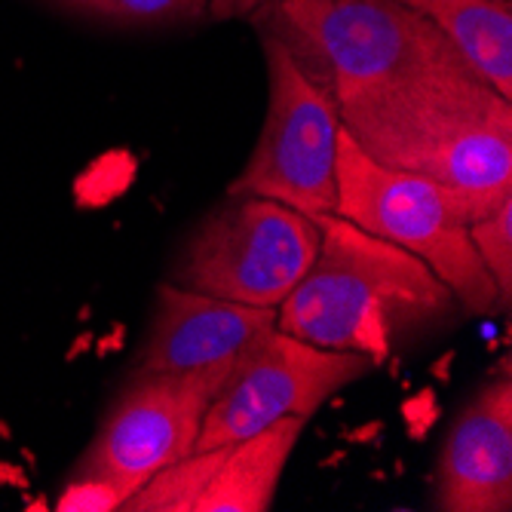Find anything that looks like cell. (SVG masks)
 <instances>
[{"label": "cell", "instance_id": "15", "mask_svg": "<svg viewBox=\"0 0 512 512\" xmlns=\"http://www.w3.org/2000/svg\"><path fill=\"white\" fill-rule=\"evenodd\" d=\"M470 240L494 279L500 307L506 310L512 301V197H506L491 215L470 224Z\"/></svg>", "mask_w": 512, "mask_h": 512}, {"label": "cell", "instance_id": "7", "mask_svg": "<svg viewBox=\"0 0 512 512\" xmlns=\"http://www.w3.org/2000/svg\"><path fill=\"white\" fill-rule=\"evenodd\" d=\"M234 362L135 375L83 451L74 479H102L126 500L154 473L194 454L203 417Z\"/></svg>", "mask_w": 512, "mask_h": 512}, {"label": "cell", "instance_id": "9", "mask_svg": "<svg viewBox=\"0 0 512 512\" xmlns=\"http://www.w3.org/2000/svg\"><path fill=\"white\" fill-rule=\"evenodd\" d=\"M270 329H276V307H252L163 283L135 375L234 362Z\"/></svg>", "mask_w": 512, "mask_h": 512}, {"label": "cell", "instance_id": "13", "mask_svg": "<svg viewBox=\"0 0 512 512\" xmlns=\"http://www.w3.org/2000/svg\"><path fill=\"white\" fill-rule=\"evenodd\" d=\"M224 454H227V445L194 451L188 457L169 463V467L154 473L142 488L132 491L120 503V509L126 512H194V503L212 482Z\"/></svg>", "mask_w": 512, "mask_h": 512}, {"label": "cell", "instance_id": "1", "mask_svg": "<svg viewBox=\"0 0 512 512\" xmlns=\"http://www.w3.org/2000/svg\"><path fill=\"white\" fill-rule=\"evenodd\" d=\"M310 218L319 227V252L276 307L279 332L381 365L405 335L454 313V292L417 255L335 212Z\"/></svg>", "mask_w": 512, "mask_h": 512}, {"label": "cell", "instance_id": "12", "mask_svg": "<svg viewBox=\"0 0 512 512\" xmlns=\"http://www.w3.org/2000/svg\"><path fill=\"white\" fill-rule=\"evenodd\" d=\"M427 16L470 62V68L512 102V4L509 0H402Z\"/></svg>", "mask_w": 512, "mask_h": 512}, {"label": "cell", "instance_id": "8", "mask_svg": "<svg viewBox=\"0 0 512 512\" xmlns=\"http://www.w3.org/2000/svg\"><path fill=\"white\" fill-rule=\"evenodd\" d=\"M378 365L362 353L325 350L270 329L230 368L212 399L194 451L249 439L279 417H313L332 396L371 375Z\"/></svg>", "mask_w": 512, "mask_h": 512}, {"label": "cell", "instance_id": "14", "mask_svg": "<svg viewBox=\"0 0 512 512\" xmlns=\"http://www.w3.org/2000/svg\"><path fill=\"white\" fill-rule=\"evenodd\" d=\"M50 4L114 25H172L206 16V0H50Z\"/></svg>", "mask_w": 512, "mask_h": 512}, {"label": "cell", "instance_id": "4", "mask_svg": "<svg viewBox=\"0 0 512 512\" xmlns=\"http://www.w3.org/2000/svg\"><path fill=\"white\" fill-rule=\"evenodd\" d=\"M258 16L335 105L470 65L427 16L402 0H279Z\"/></svg>", "mask_w": 512, "mask_h": 512}, {"label": "cell", "instance_id": "10", "mask_svg": "<svg viewBox=\"0 0 512 512\" xmlns=\"http://www.w3.org/2000/svg\"><path fill=\"white\" fill-rule=\"evenodd\" d=\"M436 509H512V384H485L457 414L439 454Z\"/></svg>", "mask_w": 512, "mask_h": 512}, {"label": "cell", "instance_id": "3", "mask_svg": "<svg viewBox=\"0 0 512 512\" xmlns=\"http://www.w3.org/2000/svg\"><path fill=\"white\" fill-rule=\"evenodd\" d=\"M335 178V215L417 255L454 292L460 307L473 313L503 310L494 279L470 240V224L491 215L512 197V188L467 191L390 169L371 160L344 126L338 132Z\"/></svg>", "mask_w": 512, "mask_h": 512}, {"label": "cell", "instance_id": "6", "mask_svg": "<svg viewBox=\"0 0 512 512\" xmlns=\"http://www.w3.org/2000/svg\"><path fill=\"white\" fill-rule=\"evenodd\" d=\"M267 117L243 172L230 181V197H267L304 215L335 212L338 203V132L341 117L289 46L264 31Z\"/></svg>", "mask_w": 512, "mask_h": 512}, {"label": "cell", "instance_id": "2", "mask_svg": "<svg viewBox=\"0 0 512 512\" xmlns=\"http://www.w3.org/2000/svg\"><path fill=\"white\" fill-rule=\"evenodd\" d=\"M338 117L390 169L467 191L512 188V102L470 65L362 92Z\"/></svg>", "mask_w": 512, "mask_h": 512}, {"label": "cell", "instance_id": "16", "mask_svg": "<svg viewBox=\"0 0 512 512\" xmlns=\"http://www.w3.org/2000/svg\"><path fill=\"white\" fill-rule=\"evenodd\" d=\"M123 494L102 479H71V485L56 500L59 512H111L120 509Z\"/></svg>", "mask_w": 512, "mask_h": 512}, {"label": "cell", "instance_id": "11", "mask_svg": "<svg viewBox=\"0 0 512 512\" xmlns=\"http://www.w3.org/2000/svg\"><path fill=\"white\" fill-rule=\"evenodd\" d=\"M304 427L307 417H279L261 433L227 445L221 467L194 503V512H267Z\"/></svg>", "mask_w": 512, "mask_h": 512}, {"label": "cell", "instance_id": "17", "mask_svg": "<svg viewBox=\"0 0 512 512\" xmlns=\"http://www.w3.org/2000/svg\"><path fill=\"white\" fill-rule=\"evenodd\" d=\"M279 0H206V13L212 19H249L270 10Z\"/></svg>", "mask_w": 512, "mask_h": 512}, {"label": "cell", "instance_id": "5", "mask_svg": "<svg viewBox=\"0 0 512 512\" xmlns=\"http://www.w3.org/2000/svg\"><path fill=\"white\" fill-rule=\"evenodd\" d=\"M319 252L310 215L267 197H230L203 218L175 264V286L279 307Z\"/></svg>", "mask_w": 512, "mask_h": 512}]
</instances>
